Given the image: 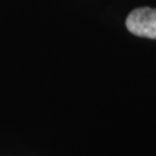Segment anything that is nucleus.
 I'll return each mask as SVG.
<instances>
[{"label":"nucleus","mask_w":156,"mask_h":156,"mask_svg":"<svg viewBox=\"0 0 156 156\" xmlns=\"http://www.w3.org/2000/svg\"><path fill=\"white\" fill-rule=\"evenodd\" d=\"M126 29L136 37L156 39V9L142 7L129 13Z\"/></svg>","instance_id":"nucleus-1"}]
</instances>
